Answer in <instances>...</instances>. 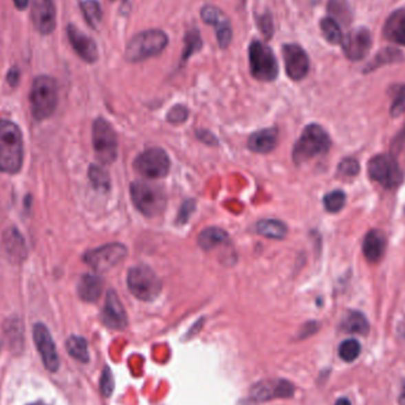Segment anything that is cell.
Returning a JSON list of instances; mask_svg holds the SVG:
<instances>
[{"label": "cell", "mask_w": 405, "mask_h": 405, "mask_svg": "<svg viewBox=\"0 0 405 405\" xmlns=\"http://www.w3.org/2000/svg\"><path fill=\"white\" fill-rule=\"evenodd\" d=\"M24 162L21 128L13 121L0 119V172L17 175Z\"/></svg>", "instance_id": "6da1fadb"}, {"label": "cell", "mask_w": 405, "mask_h": 405, "mask_svg": "<svg viewBox=\"0 0 405 405\" xmlns=\"http://www.w3.org/2000/svg\"><path fill=\"white\" fill-rule=\"evenodd\" d=\"M329 147V133L319 124H308L293 149V160L296 165H301L318 155L327 153Z\"/></svg>", "instance_id": "7a4b0ae2"}, {"label": "cell", "mask_w": 405, "mask_h": 405, "mask_svg": "<svg viewBox=\"0 0 405 405\" xmlns=\"http://www.w3.org/2000/svg\"><path fill=\"white\" fill-rule=\"evenodd\" d=\"M168 44L167 34L162 30L142 31L135 34L126 47V58L129 62H141L162 54Z\"/></svg>", "instance_id": "3957f363"}, {"label": "cell", "mask_w": 405, "mask_h": 405, "mask_svg": "<svg viewBox=\"0 0 405 405\" xmlns=\"http://www.w3.org/2000/svg\"><path fill=\"white\" fill-rule=\"evenodd\" d=\"M57 85L52 77L42 75L34 78L30 91L31 113L34 119H49L57 107Z\"/></svg>", "instance_id": "277c9868"}, {"label": "cell", "mask_w": 405, "mask_h": 405, "mask_svg": "<svg viewBox=\"0 0 405 405\" xmlns=\"http://www.w3.org/2000/svg\"><path fill=\"white\" fill-rule=\"evenodd\" d=\"M133 204L146 217H155L166 208V195L162 188L155 184L142 180L131 185Z\"/></svg>", "instance_id": "5b68a950"}, {"label": "cell", "mask_w": 405, "mask_h": 405, "mask_svg": "<svg viewBox=\"0 0 405 405\" xmlns=\"http://www.w3.org/2000/svg\"><path fill=\"white\" fill-rule=\"evenodd\" d=\"M127 285L129 292L141 301H153L162 289L158 275L146 265L131 268L128 272Z\"/></svg>", "instance_id": "8992f818"}, {"label": "cell", "mask_w": 405, "mask_h": 405, "mask_svg": "<svg viewBox=\"0 0 405 405\" xmlns=\"http://www.w3.org/2000/svg\"><path fill=\"white\" fill-rule=\"evenodd\" d=\"M249 63L252 77L261 82H272L278 75V64L273 50L260 41L249 45Z\"/></svg>", "instance_id": "52a82bcc"}, {"label": "cell", "mask_w": 405, "mask_h": 405, "mask_svg": "<svg viewBox=\"0 0 405 405\" xmlns=\"http://www.w3.org/2000/svg\"><path fill=\"white\" fill-rule=\"evenodd\" d=\"M93 147L98 162L111 165L118 158V137L111 124L98 118L93 124Z\"/></svg>", "instance_id": "ba28073f"}, {"label": "cell", "mask_w": 405, "mask_h": 405, "mask_svg": "<svg viewBox=\"0 0 405 405\" xmlns=\"http://www.w3.org/2000/svg\"><path fill=\"white\" fill-rule=\"evenodd\" d=\"M369 177L373 182L386 188H395L403 182V172L398 166L396 159L391 155L380 154L370 159L367 164Z\"/></svg>", "instance_id": "9c48e42d"}, {"label": "cell", "mask_w": 405, "mask_h": 405, "mask_svg": "<svg viewBox=\"0 0 405 405\" xmlns=\"http://www.w3.org/2000/svg\"><path fill=\"white\" fill-rule=\"evenodd\" d=\"M127 255V248L124 244L108 243L85 252L83 261L96 273H107L120 265Z\"/></svg>", "instance_id": "30bf717a"}, {"label": "cell", "mask_w": 405, "mask_h": 405, "mask_svg": "<svg viewBox=\"0 0 405 405\" xmlns=\"http://www.w3.org/2000/svg\"><path fill=\"white\" fill-rule=\"evenodd\" d=\"M134 168L149 179L165 178L170 172V158L164 149L152 147L138 155L134 160Z\"/></svg>", "instance_id": "8fae6325"}, {"label": "cell", "mask_w": 405, "mask_h": 405, "mask_svg": "<svg viewBox=\"0 0 405 405\" xmlns=\"http://www.w3.org/2000/svg\"><path fill=\"white\" fill-rule=\"evenodd\" d=\"M34 340L47 371L56 372L60 367V357L47 326L39 322L34 326Z\"/></svg>", "instance_id": "7c38bea8"}, {"label": "cell", "mask_w": 405, "mask_h": 405, "mask_svg": "<svg viewBox=\"0 0 405 405\" xmlns=\"http://www.w3.org/2000/svg\"><path fill=\"white\" fill-rule=\"evenodd\" d=\"M286 73L293 81H301L309 72V58L303 47L286 44L282 49Z\"/></svg>", "instance_id": "4fadbf2b"}, {"label": "cell", "mask_w": 405, "mask_h": 405, "mask_svg": "<svg viewBox=\"0 0 405 405\" xmlns=\"http://www.w3.org/2000/svg\"><path fill=\"white\" fill-rule=\"evenodd\" d=\"M341 45L344 54L349 60H362L371 49V34L365 28L354 29L342 39Z\"/></svg>", "instance_id": "5bb4252c"}, {"label": "cell", "mask_w": 405, "mask_h": 405, "mask_svg": "<svg viewBox=\"0 0 405 405\" xmlns=\"http://www.w3.org/2000/svg\"><path fill=\"white\" fill-rule=\"evenodd\" d=\"M201 19L215 26L216 34H217L218 45L221 49H226L232 41V29H231L230 21L228 19L222 10L218 9L212 5H205L201 8Z\"/></svg>", "instance_id": "9a60e30c"}, {"label": "cell", "mask_w": 405, "mask_h": 405, "mask_svg": "<svg viewBox=\"0 0 405 405\" xmlns=\"http://www.w3.org/2000/svg\"><path fill=\"white\" fill-rule=\"evenodd\" d=\"M293 384L287 380H265L254 385L252 399L255 402H267L274 398H288L294 395Z\"/></svg>", "instance_id": "2e32d148"}, {"label": "cell", "mask_w": 405, "mask_h": 405, "mask_svg": "<svg viewBox=\"0 0 405 405\" xmlns=\"http://www.w3.org/2000/svg\"><path fill=\"white\" fill-rule=\"evenodd\" d=\"M1 252L13 265H21L28 259L25 239L17 228H9L1 239Z\"/></svg>", "instance_id": "e0dca14e"}, {"label": "cell", "mask_w": 405, "mask_h": 405, "mask_svg": "<svg viewBox=\"0 0 405 405\" xmlns=\"http://www.w3.org/2000/svg\"><path fill=\"white\" fill-rule=\"evenodd\" d=\"M103 324L111 329H124L128 324L127 313L114 290L107 293L106 303L101 314Z\"/></svg>", "instance_id": "ac0fdd59"}, {"label": "cell", "mask_w": 405, "mask_h": 405, "mask_svg": "<svg viewBox=\"0 0 405 405\" xmlns=\"http://www.w3.org/2000/svg\"><path fill=\"white\" fill-rule=\"evenodd\" d=\"M31 17L36 29L42 34H52L56 26V9L54 0H34Z\"/></svg>", "instance_id": "d6986e66"}, {"label": "cell", "mask_w": 405, "mask_h": 405, "mask_svg": "<svg viewBox=\"0 0 405 405\" xmlns=\"http://www.w3.org/2000/svg\"><path fill=\"white\" fill-rule=\"evenodd\" d=\"M69 41L73 45L74 50L77 55L81 57L82 60L88 63H94L98 58V47L93 39L78 30L76 26L69 25L68 30Z\"/></svg>", "instance_id": "ffe728a7"}, {"label": "cell", "mask_w": 405, "mask_h": 405, "mask_svg": "<svg viewBox=\"0 0 405 405\" xmlns=\"http://www.w3.org/2000/svg\"><path fill=\"white\" fill-rule=\"evenodd\" d=\"M278 141L277 128H265L254 133L248 140V147L255 153L267 154L275 149Z\"/></svg>", "instance_id": "44dd1931"}, {"label": "cell", "mask_w": 405, "mask_h": 405, "mask_svg": "<svg viewBox=\"0 0 405 405\" xmlns=\"http://www.w3.org/2000/svg\"><path fill=\"white\" fill-rule=\"evenodd\" d=\"M386 249V237L380 230L367 232L362 242V252L370 263H375L383 257Z\"/></svg>", "instance_id": "7402d4cb"}, {"label": "cell", "mask_w": 405, "mask_h": 405, "mask_svg": "<svg viewBox=\"0 0 405 405\" xmlns=\"http://www.w3.org/2000/svg\"><path fill=\"white\" fill-rule=\"evenodd\" d=\"M103 286L105 283L101 277L93 274H85L78 282L77 292L85 303H95L102 294Z\"/></svg>", "instance_id": "603a6c76"}, {"label": "cell", "mask_w": 405, "mask_h": 405, "mask_svg": "<svg viewBox=\"0 0 405 405\" xmlns=\"http://www.w3.org/2000/svg\"><path fill=\"white\" fill-rule=\"evenodd\" d=\"M384 36L405 47V10H399L388 18L384 26Z\"/></svg>", "instance_id": "cb8c5ba5"}, {"label": "cell", "mask_w": 405, "mask_h": 405, "mask_svg": "<svg viewBox=\"0 0 405 405\" xmlns=\"http://www.w3.org/2000/svg\"><path fill=\"white\" fill-rule=\"evenodd\" d=\"M341 331L365 337L370 332V324L366 316L358 311H350L346 314L340 326Z\"/></svg>", "instance_id": "d4e9b609"}, {"label": "cell", "mask_w": 405, "mask_h": 405, "mask_svg": "<svg viewBox=\"0 0 405 405\" xmlns=\"http://www.w3.org/2000/svg\"><path fill=\"white\" fill-rule=\"evenodd\" d=\"M228 242H229L228 234L221 228H216V226L206 228L204 230H201L198 236V244L205 252H210L215 248L224 245Z\"/></svg>", "instance_id": "484cf974"}, {"label": "cell", "mask_w": 405, "mask_h": 405, "mask_svg": "<svg viewBox=\"0 0 405 405\" xmlns=\"http://www.w3.org/2000/svg\"><path fill=\"white\" fill-rule=\"evenodd\" d=\"M256 231L267 239H283L288 234V228L282 221L277 219H262L256 224Z\"/></svg>", "instance_id": "4316f807"}, {"label": "cell", "mask_w": 405, "mask_h": 405, "mask_svg": "<svg viewBox=\"0 0 405 405\" xmlns=\"http://www.w3.org/2000/svg\"><path fill=\"white\" fill-rule=\"evenodd\" d=\"M68 353L76 359L78 362H89V351H88V342L85 338L78 337V336H72L68 338L65 342Z\"/></svg>", "instance_id": "83f0119b"}, {"label": "cell", "mask_w": 405, "mask_h": 405, "mask_svg": "<svg viewBox=\"0 0 405 405\" xmlns=\"http://www.w3.org/2000/svg\"><path fill=\"white\" fill-rule=\"evenodd\" d=\"M81 9L87 23L95 29L102 19V9L100 3L96 0H85L81 4Z\"/></svg>", "instance_id": "f1b7e54d"}, {"label": "cell", "mask_w": 405, "mask_h": 405, "mask_svg": "<svg viewBox=\"0 0 405 405\" xmlns=\"http://www.w3.org/2000/svg\"><path fill=\"white\" fill-rule=\"evenodd\" d=\"M88 177L96 190L107 191L111 188V178L108 172L102 166L91 165L88 171Z\"/></svg>", "instance_id": "f546056e"}, {"label": "cell", "mask_w": 405, "mask_h": 405, "mask_svg": "<svg viewBox=\"0 0 405 405\" xmlns=\"http://www.w3.org/2000/svg\"><path fill=\"white\" fill-rule=\"evenodd\" d=\"M321 31L324 34L325 39H327L331 44H339L342 41L340 25L336 19L332 17H326L320 23Z\"/></svg>", "instance_id": "4dcf8cb0"}, {"label": "cell", "mask_w": 405, "mask_h": 405, "mask_svg": "<svg viewBox=\"0 0 405 405\" xmlns=\"http://www.w3.org/2000/svg\"><path fill=\"white\" fill-rule=\"evenodd\" d=\"M183 56L182 60L186 61L191 57L193 54L199 52L203 47V41L201 39V34L197 29H192L188 31V34H185V39H184Z\"/></svg>", "instance_id": "1f68e13d"}, {"label": "cell", "mask_w": 405, "mask_h": 405, "mask_svg": "<svg viewBox=\"0 0 405 405\" xmlns=\"http://www.w3.org/2000/svg\"><path fill=\"white\" fill-rule=\"evenodd\" d=\"M362 352V346L355 339H347L339 345V357L345 362H353L358 359Z\"/></svg>", "instance_id": "d6a6232c"}, {"label": "cell", "mask_w": 405, "mask_h": 405, "mask_svg": "<svg viewBox=\"0 0 405 405\" xmlns=\"http://www.w3.org/2000/svg\"><path fill=\"white\" fill-rule=\"evenodd\" d=\"M329 10L333 19H336L338 23L339 21L342 23H349L351 21L350 6L346 0H329Z\"/></svg>", "instance_id": "836d02e7"}, {"label": "cell", "mask_w": 405, "mask_h": 405, "mask_svg": "<svg viewBox=\"0 0 405 405\" xmlns=\"http://www.w3.org/2000/svg\"><path fill=\"white\" fill-rule=\"evenodd\" d=\"M402 54L401 52L396 50V49H384L383 52H380V54H377L375 57V60L372 61L370 65L367 67L366 72H371L373 69L378 68L380 65L386 63H395L401 60Z\"/></svg>", "instance_id": "e575fe53"}, {"label": "cell", "mask_w": 405, "mask_h": 405, "mask_svg": "<svg viewBox=\"0 0 405 405\" xmlns=\"http://www.w3.org/2000/svg\"><path fill=\"white\" fill-rule=\"evenodd\" d=\"M346 203V195L342 191L329 192V195L324 197L325 209L329 212L336 213L340 211Z\"/></svg>", "instance_id": "d590c367"}, {"label": "cell", "mask_w": 405, "mask_h": 405, "mask_svg": "<svg viewBox=\"0 0 405 405\" xmlns=\"http://www.w3.org/2000/svg\"><path fill=\"white\" fill-rule=\"evenodd\" d=\"M338 172H339V175L347 177V178L355 177L359 172L358 162L353 158L344 159L338 166Z\"/></svg>", "instance_id": "8d00e7d4"}, {"label": "cell", "mask_w": 405, "mask_h": 405, "mask_svg": "<svg viewBox=\"0 0 405 405\" xmlns=\"http://www.w3.org/2000/svg\"><path fill=\"white\" fill-rule=\"evenodd\" d=\"M257 24H259V29L261 32L265 34V39H272L274 32L273 18L272 14L267 12L265 14H262L257 18Z\"/></svg>", "instance_id": "74e56055"}, {"label": "cell", "mask_w": 405, "mask_h": 405, "mask_svg": "<svg viewBox=\"0 0 405 405\" xmlns=\"http://www.w3.org/2000/svg\"><path fill=\"white\" fill-rule=\"evenodd\" d=\"M188 111L186 107L178 106L172 107V109L167 114V120L171 124H183L185 120L188 119Z\"/></svg>", "instance_id": "f35d334b"}, {"label": "cell", "mask_w": 405, "mask_h": 405, "mask_svg": "<svg viewBox=\"0 0 405 405\" xmlns=\"http://www.w3.org/2000/svg\"><path fill=\"white\" fill-rule=\"evenodd\" d=\"M405 113V85L401 87L397 91L396 98L391 106V116H399Z\"/></svg>", "instance_id": "ab89813d"}, {"label": "cell", "mask_w": 405, "mask_h": 405, "mask_svg": "<svg viewBox=\"0 0 405 405\" xmlns=\"http://www.w3.org/2000/svg\"><path fill=\"white\" fill-rule=\"evenodd\" d=\"M114 390V380H113V375H111L109 367H106V370L103 371L102 377H101V391L106 397H109Z\"/></svg>", "instance_id": "60d3db41"}, {"label": "cell", "mask_w": 405, "mask_h": 405, "mask_svg": "<svg viewBox=\"0 0 405 405\" xmlns=\"http://www.w3.org/2000/svg\"><path fill=\"white\" fill-rule=\"evenodd\" d=\"M195 201H185L182 205V209H180L179 215H178V219H177V222L182 223H186L188 222V218L191 216L192 212L195 211Z\"/></svg>", "instance_id": "b9f144b4"}, {"label": "cell", "mask_w": 405, "mask_h": 405, "mask_svg": "<svg viewBox=\"0 0 405 405\" xmlns=\"http://www.w3.org/2000/svg\"><path fill=\"white\" fill-rule=\"evenodd\" d=\"M19 77H21V73H19V69L13 67L10 69L9 73H8V82L11 87H16L19 83Z\"/></svg>", "instance_id": "7bdbcfd3"}, {"label": "cell", "mask_w": 405, "mask_h": 405, "mask_svg": "<svg viewBox=\"0 0 405 405\" xmlns=\"http://www.w3.org/2000/svg\"><path fill=\"white\" fill-rule=\"evenodd\" d=\"M18 10H25L29 5V0H13Z\"/></svg>", "instance_id": "ee69618b"}, {"label": "cell", "mask_w": 405, "mask_h": 405, "mask_svg": "<svg viewBox=\"0 0 405 405\" xmlns=\"http://www.w3.org/2000/svg\"><path fill=\"white\" fill-rule=\"evenodd\" d=\"M334 405H352L351 404V402L345 398V397H342V398H339L337 402H336V404Z\"/></svg>", "instance_id": "f6af8a7d"}, {"label": "cell", "mask_w": 405, "mask_h": 405, "mask_svg": "<svg viewBox=\"0 0 405 405\" xmlns=\"http://www.w3.org/2000/svg\"><path fill=\"white\" fill-rule=\"evenodd\" d=\"M398 403L401 405H405V385L402 388L401 395H399V398H398Z\"/></svg>", "instance_id": "bcb514c9"}, {"label": "cell", "mask_w": 405, "mask_h": 405, "mask_svg": "<svg viewBox=\"0 0 405 405\" xmlns=\"http://www.w3.org/2000/svg\"><path fill=\"white\" fill-rule=\"evenodd\" d=\"M237 405H256L255 401H252V398L250 399H243V401L239 402V404Z\"/></svg>", "instance_id": "7dc6e473"}, {"label": "cell", "mask_w": 405, "mask_h": 405, "mask_svg": "<svg viewBox=\"0 0 405 405\" xmlns=\"http://www.w3.org/2000/svg\"><path fill=\"white\" fill-rule=\"evenodd\" d=\"M30 405H47V404H44V403H34V404H30Z\"/></svg>", "instance_id": "c3c4849f"}]
</instances>
